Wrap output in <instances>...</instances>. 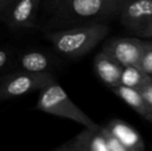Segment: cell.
<instances>
[{
    "label": "cell",
    "mask_w": 152,
    "mask_h": 151,
    "mask_svg": "<svg viewBox=\"0 0 152 151\" xmlns=\"http://www.w3.org/2000/svg\"><path fill=\"white\" fill-rule=\"evenodd\" d=\"M106 18L102 0H42L35 28L45 33Z\"/></svg>",
    "instance_id": "cell-1"
},
{
    "label": "cell",
    "mask_w": 152,
    "mask_h": 151,
    "mask_svg": "<svg viewBox=\"0 0 152 151\" xmlns=\"http://www.w3.org/2000/svg\"><path fill=\"white\" fill-rule=\"evenodd\" d=\"M110 32L108 25L92 22L59 30L47 31L45 37L53 44L59 54L70 58H78L88 54Z\"/></svg>",
    "instance_id": "cell-2"
},
{
    "label": "cell",
    "mask_w": 152,
    "mask_h": 151,
    "mask_svg": "<svg viewBox=\"0 0 152 151\" xmlns=\"http://www.w3.org/2000/svg\"><path fill=\"white\" fill-rule=\"evenodd\" d=\"M36 109L61 118L69 119L87 128H97L99 125L72 103L60 85L54 81L40 89Z\"/></svg>",
    "instance_id": "cell-3"
},
{
    "label": "cell",
    "mask_w": 152,
    "mask_h": 151,
    "mask_svg": "<svg viewBox=\"0 0 152 151\" xmlns=\"http://www.w3.org/2000/svg\"><path fill=\"white\" fill-rule=\"evenodd\" d=\"M56 81L52 73H28L16 71L0 78V101L20 97L40 90Z\"/></svg>",
    "instance_id": "cell-4"
},
{
    "label": "cell",
    "mask_w": 152,
    "mask_h": 151,
    "mask_svg": "<svg viewBox=\"0 0 152 151\" xmlns=\"http://www.w3.org/2000/svg\"><path fill=\"white\" fill-rule=\"evenodd\" d=\"M42 0H12L1 22L14 32L35 28Z\"/></svg>",
    "instance_id": "cell-5"
},
{
    "label": "cell",
    "mask_w": 152,
    "mask_h": 151,
    "mask_svg": "<svg viewBox=\"0 0 152 151\" xmlns=\"http://www.w3.org/2000/svg\"><path fill=\"white\" fill-rule=\"evenodd\" d=\"M145 40L134 37H117L107 40L102 51L110 55L122 66L137 65L145 47Z\"/></svg>",
    "instance_id": "cell-6"
},
{
    "label": "cell",
    "mask_w": 152,
    "mask_h": 151,
    "mask_svg": "<svg viewBox=\"0 0 152 151\" xmlns=\"http://www.w3.org/2000/svg\"><path fill=\"white\" fill-rule=\"evenodd\" d=\"M118 15L122 25L137 34L152 22V0H125Z\"/></svg>",
    "instance_id": "cell-7"
},
{
    "label": "cell",
    "mask_w": 152,
    "mask_h": 151,
    "mask_svg": "<svg viewBox=\"0 0 152 151\" xmlns=\"http://www.w3.org/2000/svg\"><path fill=\"white\" fill-rule=\"evenodd\" d=\"M59 151H108L102 135V125L97 128H87L79 135L55 148Z\"/></svg>",
    "instance_id": "cell-8"
},
{
    "label": "cell",
    "mask_w": 152,
    "mask_h": 151,
    "mask_svg": "<svg viewBox=\"0 0 152 151\" xmlns=\"http://www.w3.org/2000/svg\"><path fill=\"white\" fill-rule=\"evenodd\" d=\"M93 66L99 80L109 88H113L120 84L123 66L104 51L96 54L94 57Z\"/></svg>",
    "instance_id": "cell-9"
},
{
    "label": "cell",
    "mask_w": 152,
    "mask_h": 151,
    "mask_svg": "<svg viewBox=\"0 0 152 151\" xmlns=\"http://www.w3.org/2000/svg\"><path fill=\"white\" fill-rule=\"evenodd\" d=\"M106 126L118 139L126 151H143L145 149L144 140L141 135L125 121L112 119Z\"/></svg>",
    "instance_id": "cell-10"
},
{
    "label": "cell",
    "mask_w": 152,
    "mask_h": 151,
    "mask_svg": "<svg viewBox=\"0 0 152 151\" xmlns=\"http://www.w3.org/2000/svg\"><path fill=\"white\" fill-rule=\"evenodd\" d=\"M18 71L28 73H52L53 61L48 54L42 51L30 50L25 51L19 55L16 60Z\"/></svg>",
    "instance_id": "cell-11"
},
{
    "label": "cell",
    "mask_w": 152,
    "mask_h": 151,
    "mask_svg": "<svg viewBox=\"0 0 152 151\" xmlns=\"http://www.w3.org/2000/svg\"><path fill=\"white\" fill-rule=\"evenodd\" d=\"M113 93L117 95L120 99L124 101L126 105L134 110L138 114H140L143 118L152 122V112L149 109L148 105L145 101L143 95L137 89L126 87L119 84L118 86L111 88Z\"/></svg>",
    "instance_id": "cell-12"
},
{
    "label": "cell",
    "mask_w": 152,
    "mask_h": 151,
    "mask_svg": "<svg viewBox=\"0 0 152 151\" xmlns=\"http://www.w3.org/2000/svg\"><path fill=\"white\" fill-rule=\"evenodd\" d=\"M152 81V77L143 71L138 65H126L123 66L120 78V84L126 87L141 90L145 85Z\"/></svg>",
    "instance_id": "cell-13"
},
{
    "label": "cell",
    "mask_w": 152,
    "mask_h": 151,
    "mask_svg": "<svg viewBox=\"0 0 152 151\" xmlns=\"http://www.w3.org/2000/svg\"><path fill=\"white\" fill-rule=\"evenodd\" d=\"M138 65L143 71L152 77V42H146Z\"/></svg>",
    "instance_id": "cell-14"
},
{
    "label": "cell",
    "mask_w": 152,
    "mask_h": 151,
    "mask_svg": "<svg viewBox=\"0 0 152 151\" xmlns=\"http://www.w3.org/2000/svg\"><path fill=\"white\" fill-rule=\"evenodd\" d=\"M102 135H104V141H106L107 149L108 151H126L125 148L123 147V145L118 141L116 137L113 135L110 131V129L104 125L102 126Z\"/></svg>",
    "instance_id": "cell-15"
},
{
    "label": "cell",
    "mask_w": 152,
    "mask_h": 151,
    "mask_svg": "<svg viewBox=\"0 0 152 151\" xmlns=\"http://www.w3.org/2000/svg\"><path fill=\"white\" fill-rule=\"evenodd\" d=\"M124 2H125V0H102L107 17L118 15L119 9Z\"/></svg>",
    "instance_id": "cell-16"
},
{
    "label": "cell",
    "mask_w": 152,
    "mask_h": 151,
    "mask_svg": "<svg viewBox=\"0 0 152 151\" xmlns=\"http://www.w3.org/2000/svg\"><path fill=\"white\" fill-rule=\"evenodd\" d=\"M12 61V52L8 49H0V73Z\"/></svg>",
    "instance_id": "cell-17"
},
{
    "label": "cell",
    "mask_w": 152,
    "mask_h": 151,
    "mask_svg": "<svg viewBox=\"0 0 152 151\" xmlns=\"http://www.w3.org/2000/svg\"><path fill=\"white\" fill-rule=\"evenodd\" d=\"M139 91H140L141 94L143 95L145 101H146V104L148 105L149 109H150L151 112H152V81L151 82H149L147 85H145V86Z\"/></svg>",
    "instance_id": "cell-18"
},
{
    "label": "cell",
    "mask_w": 152,
    "mask_h": 151,
    "mask_svg": "<svg viewBox=\"0 0 152 151\" xmlns=\"http://www.w3.org/2000/svg\"><path fill=\"white\" fill-rule=\"evenodd\" d=\"M12 2V0H0V22L2 21V19H3L8 6L10 5Z\"/></svg>",
    "instance_id": "cell-19"
},
{
    "label": "cell",
    "mask_w": 152,
    "mask_h": 151,
    "mask_svg": "<svg viewBox=\"0 0 152 151\" xmlns=\"http://www.w3.org/2000/svg\"><path fill=\"white\" fill-rule=\"evenodd\" d=\"M137 34L140 35V36H142V37L152 38V22L150 23V24L147 25L146 27H144L142 30L139 31Z\"/></svg>",
    "instance_id": "cell-20"
}]
</instances>
